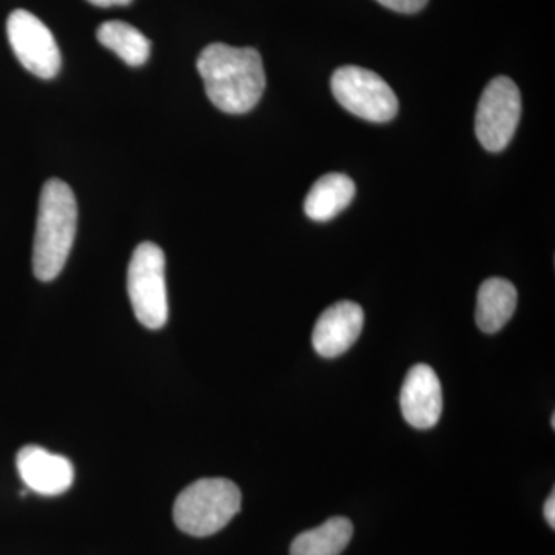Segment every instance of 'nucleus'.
I'll use <instances>...</instances> for the list:
<instances>
[{
    "label": "nucleus",
    "mask_w": 555,
    "mask_h": 555,
    "mask_svg": "<svg viewBox=\"0 0 555 555\" xmlns=\"http://www.w3.org/2000/svg\"><path fill=\"white\" fill-rule=\"evenodd\" d=\"M364 326V312L353 301H339L318 318L312 345L318 356L337 358L350 349Z\"/></svg>",
    "instance_id": "10"
},
{
    "label": "nucleus",
    "mask_w": 555,
    "mask_h": 555,
    "mask_svg": "<svg viewBox=\"0 0 555 555\" xmlns=\"http://www.w3.org/2000/svg\"><path fill=\"white\" fill-rule=\"evenodd\" d=\"M401 412L409 425L430 429L443 411V392L436 371L427 364H416L408 372L400 392Z\"/></svg>",
    "instance_id": "9"
},
{
    "label": "nucleus",
    "mask_w": 555,
    "mask_h": 555,
    "mask_svg": "<svg viewBox=\"0 0 555 555\" xmlns=\"http://www.w3.org/2000/svg\"><path fill=\"white\" fill-rule=\"evenodd\" d=\"M332 93L339 105L369 122H389L398 113L397 94L377 73L346 65L332 76Z\"/></svg>",
    "instance_id": "5"
},
{
    "label": "nucleus",
    "mask_w": 555,
    "mask_h": 555,
    "mask_svg": "<svg viewBox=\"0 0 555 555\" xmlns=\"http://www.w3.org/2000/svg\"><path fill=\"white\" fill-rule=\"evenodd\" d=\"M91 5L101 7V9H108V7H124L129 5L131 0H87Z\"/></svg>",
    "instance_id": "17"
},
{
    "label": "nucleus",
    "mask_w": 555,
    "mask_h": 555,
    "mask_svg": "<svg viewBox=\"0 0 555 555\" xmlns=\"http://www.w3.org/2000/svg\"><path fill=\"white\" fill-rule=\"evenodd\" d=\"M98 40L130 67L144 65L152 51V43L133 25L122 21L104 22L98 28Z\"/></svg>",
    "instance_id": "14"
},
{
    "label": "nucleus",
    "mask_w": 555,
    "mask_h": 555,
    "mask_svg": "<svg viewBox=\"0 0 555 555\" xmlns=\"http://www.w3.org/2000/svg\"><path fill=\"white\" fill-rule=\"evenodd\" d=\"M356 196V184L343 173H327L318 179L305 201L306 215L313 221H331L337 217Z\"/></svg>",
    "instance_id": "12"
},
{
    "label": "nucleus",
    "mask_w": 555,
    "mask_h": 555,
    "mask_svg": "<svg viewBox=\"0 0 555 555\" xmlns=\"http://www.w3.org/2000/svg\"><path fill=\"white\" fill-rule=\"evenodd\" d=\"M377 2L397 13L414 14L425 9L427 0H377Z\"/></svg>",
    "instance_id": "15"
},
{
    "label": "nucleus",
    "mask_w": 555,
    "mask_h": 555,
    "mask_svg": "<svg viewBox=\"0 0 555 555\" xmlns=\"http://www.w3.org/2000/svg\"><path fill=\"white\" fill-rule=\"evenodd\" d=\"M543 514H545V518L547 521V525L551 526V528H555V494H551L547 496V500L545 502V507H543Z\"/></svg>",
    "instance_id": "16"
},
{
    "label": "nucleus",
    "mask_w": 555,
    "mask_h": 555,
    "mask_svg": "<svg viewBox=\"0 0 555 555\" xmlns=\"http://www.w3.org/2000/svg\"><path fill=\"white\" fill-rule=\"evenodd\" d=\"M521 116L520 90L513 79L499 76L486 86L476 113V134L488 152H502L516 133Z\"/></svg>",
    "instance_id": "6"
},
{
    "label": "nucleus",
    "mask_w": 555,
    "mask_h": 555,
    "mask_svg": "<svg viewBox=\"0 0 555 555\" xmlns=\"http://www.w3.org/2000/svg\"><path fill=\"white\" fill-rule=\"evenodd\" d=\"M517 308V288L503 278H489L477 297L476 321L485 334H495L513 318Z\"/></svg>",
    "instance_id": "11"
},
{
    "label": "nucleus",
    "mask_w": 555,
    "mask_h": 555,
    "mask_svg": "<svg viewBox=\"0 0 555 555\" xmlns=\"http://www.w3.org/2000/svg\"><path fill=\"white\" fill-rule=\"evenodd\" d=\"M238 486L228 478H201L175 500V525L185 534H217L241 511Z\"/></svg>",
    "instance_id": "3"
},
{
    "label": "nucleus",
    "mask_w": 555,
    "mask_h": 555,
    "mask_svg": "<svg viewBox=\"0 0 555 555\" xmlns=\"http://www.w3.org/2000/svg\"><path fill=\"white\" fill-rule=\"evenodd\" d=\"M196 67L208 100L229 115L250 112L264 93V65L255 49L210 43L201 51Z\"/></svg>",
    "instance_id": "1"
},
{
    "label": "nucleus",
    "mask_w": 555,
    "mask_h": 555,
    "mask_svg": "<svg viewBox=\"0 0 555 555\" xmlns=\"http://www.w3.org/2000/svg\"><path fill=\"white\" fill-rule=\"evenodd\" d=\"M551 426L555 427V415H553V418H551Z\"/></svg>",
    "instance_id": "18"
},
{
    "label": "nucleus",
    "mask_w": 555,
    "mask_h": 555,
    "mask_svg": "<svg viewBox=\"0 0 555 555\" xmlns=\"http://www.w3.org/2000/svg\"><path fill=\"white\" fill-rule=\"evenodd\" d=\"M127 291L134 317L142 326L158 331L169 318L166 286V255L155 243L139 244L131 255Z\"/></svg>",
    "instance_id": "4"
},
{
    "label": "nucleus",
    "mask_w": 555,
    "mask_h": 555,
    "mask_svg": "<svg viewBox=\"0 0 555 555\" xmlns=\"http://www.w3.org/2000/svg\"><path fill=\"white\" fill-rule=\"evenodd\" d=\"M7 35L17 60L33 75L51 79L60 73L62 57L56 39L30 11H13L7 21Z\"/></svg>",
    "instance_id": "7"
},
{
    "label": "nucleus",
    "mask_w": 555,
    "mask_h": 555,
    "mask_svg": "<svg viewBox=\"0 0 555 555\" xmlns=\"http://www.w3.org/2000/svg\"><path fill=\"white\" fill-rule=\"evenodd\" d=\"M78 228V204L67 182L53 178L43 184L33 247V272L43 283L60 275Z\"/></svg>",
    "instance_id": "2"
},
{
    "label": "nucleus",
    "mask_w": 555,
    "mask_h": 555,
    "mask_svg": "<svg viewBox=\"0 0 555 555\" xmlns=\"http://www.w3.org/2000/svg\"><path fill=\"white\" fill-rule=\"evenodd\" d=\"M352 535L353 525L349 518L332 517L318 528L299 534L292 543L291 555H339Z\"/></svg>",
    "instance_id": "13"
},
{
    "label": "nucleus",
    "mask_w": 555,
    "mask_h": 555,
    "mask_svg": "<svg viewBox=\"0 0 555 555\" xmlns=\"http://www.w3.org/2000/svg\"><path fill=\"white\" fill-rule=\"evenodd\" d=\"M16 467L27 489L40 495L64 494L75 481V467L67 456L53 454L36 444H28L17 452Z\"/></svg>",
    "instance_id": "8"
}]
</instances>
